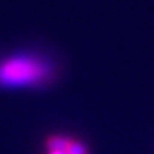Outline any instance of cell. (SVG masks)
Masks as SVG:
<instances>
[{
	"label": "cell",
	"instance_id": "1",
	"mask_svg": "<svg viewBox=\"0 0 154 154\" xmlns=\"http://www.w3.org/2000/svg\"><path fill=\"white\" fill-rule=\"evenodd\" d=\"M59 77L56 56L39 46H20L0 54V90H45Z\"/></svg>",
	"mask_w": 154,
	"mask_h": 154
}]
</instances>
